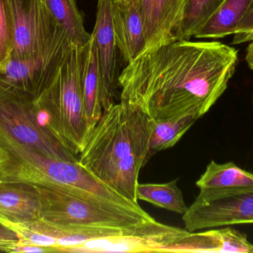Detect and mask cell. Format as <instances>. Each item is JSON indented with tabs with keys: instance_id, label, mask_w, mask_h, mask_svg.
Instances as JSON below:
<instances>
[{
	"instance_id": "4fadbf2b",
	"label": "cell",
	"mask_w": 253,
	"mask_h": 253,
	"mask_svg": "<svg viewBox=\"0 0 253 253\" xmlns=\"http://www.w3.org/2000/svg\"><path fill=\"white\" fill-rule=\"evenodd\" d=\"M112 19L117 48L129 63L145 50L141 13L133 0H113Z\"/></svg>"
},
{
	"instance_id": "5bb4252c",
	"label": "cell",
	"mask_w": 253,
	"mask_h": 253,
	"mask_svg": "<svg viewBox=\"0 0 253 253\" xmlns=\"http://www.w3.org/2000/svg\"><path fill=\"white\" fill-rule=\"evenodd\" d=\"M41 218V201L35 186L0 180V221L31 223Z\"/></svg>"
},
{
	"instance_id": "4316f807",
	"label": "cell",
	"mask_w": 253,
	"mask_h": 253,
	"mask_svg": "<svg viewBox=\"0 0 253 253\" xmlns=\"http://www.w3.org/2000/svg\"><path fill=\"white\" fill-rule=\"evenodd\" d=\"M253 32V2L246 16L239 25L236 32L233 34V45L242 44V40L248 34Z\"/></svg>"
},
{
	"instance_id": "d6a6232c",
	"label": "cell",
	"mask_w": 253,
	"mask_h": 253,
	"mask_svg": "<svg viewBox=\"0 0 253 253\" xmlns=\"http://www.w3.org/2000/svg\"><path fill=\"white\" fill-rule=\"evenodd\" d=\"M0 163H1V157H0Z\"/></svg>"
},
{
	"instance_id": "603a6c76",
	"label": "cell",
	"mask_w": 253,
	"mask_h": 253,
	"mask_svg": "<svg viewBox=\"0 0 253 253\" xmlns=\"http://www.w3.org/2000/svg\"><path fill=\"white\" fill-rule=\"evenodd\" d=\"M222 248L219 230L203 233L189 232L181 239L168 245L162 253H219Z\"/></svg>"
},
{
	"instance_id": "44dd1931",
	"label": "cell",
	"mask_w": 253,
	"mask_h": 253,
	"mask_svg": "<svg viewBox=\"0 0 253 253\" xmlns=\"http://www.w3.org/2000/svg\"><path fill=\"white\" fill-rule=\"evenodd\" d=\"M199 117L183 116L175 118L153 120L149 144L150 157L156 153L173 147Z\"/></svg>"
},
{
	"instance_id": "2e32d148",
	"label": "cell",
	"mask_w": 253,
	"mask_h": 253,
	"mask_svg": "<svg viewBox=\"0 0 253 253\" xmlns=\"http://www.w3.org/2000/svg\"><path fill=\"white\" fill-rule=\"evenodd\" d=\"M27 224L33 230L54 238L57 242L58 253H68L71 248L88 241L121 236L126 230L86 226H56L42 219Z\"/></svg>"
},
{
	"instance_id": "83f0119b",
	"label": "cell",
	"mask_w": 253,
	"mask_h": 253,
	"mask_svg": "<svg viewBox=\"0 0 253 253\" xmlns=\"http://www.w3.org/2000/svg\"><path fill=\"white\" fill-rule=\"evenodd\" d=\"M4 252L10 253H54L53 249L39 245H31V244H22L19 242L13 244L8 247Z\"/></svg>"
},
{
	"instance_id": "d6986e66",
	"label": "cell",
	"mask_w": 253,
	"mask_h": 253,
	"mask_svg": "<svg viewBox=\"0 0 253 253\" xmlns=\"http://www.w3.org/2000/svg\"><path fill=\"white\" fill-rule=\"evenodd\" d=\"M55 20L62 27L73 44L84 47L91 37L84 28L75 0H43Z\"/></svg>"
},
{
	"instance_id": "484cf974",
	"label": "cell",
	"mask_w": 253,
	"mask_h": 253,
	"mask_svg": "<svg viewBox=\"0 0 253 253\" xmlns=\"http://www.w3.org/2000/svg\"><path fill=\"white\" fill-rule=\"evenodd\" d=\"M219 232L222 243L220 253H253V245L246 235L230 227L221 229Z\"/></svg>"
},
{
	"instance_id": "d4e9b609",
	"label": "cell",
	"mask_w": 253,
	"mask_h": 253,
	"mask_svg": "<svg viewBox=\"0 0 253 253\" xmlns=\"http://www.w3.org/2000/svg\"><path fill=\"white\" fill-rule=\"evenodd\" d=\"M12 49L13 31L10 10L7 0H0V68L10 59Z\"/></svg>"
},
{
	"instance_id": "7c38bea8",
	"label": "cell",
	"mask_w": 253,
	"mask_h": 253,
	"mask_svg": "<svg viewBox=\"0 0 253 253\" xmlns=\"http://www.w3.org/2000/svg\"><path fill=\"white\" fill-rule=\"evenodd\" d=\"M184 1L133 0L144 22L145 50L156 49L174 41V34Z\"/></svg>"
},
{
	"instance_id": "1f68e13d",
	"label": "cell",
	"mask_w": 253,
	"mask_h": 253,
	"mask_svg": "<svg viewBox=\"0 0 253 253\" xmlns=\"http://www.w3.org/2000/svg\"><path fill=\"white\" fill-rule=\"evenodd\" d=\"M1 175H0V180H1Z\"/></svg>"
},
{
	"instance_id": "9c48e42d",
	"label": "cell",
	"mask_w": 253,
	"mask_h": 253,
	"mask_svg": "<svg viewBox=\"0 0 253 253\" xmlns=\"http://www.w3.org/2000/svg\"><path fill=\"white\" fill-rule=\"evenodd\" d=\"M189 232L225 226L253 224V189L236 191L200 190L183 215Z\"/></svg>"
},
{
	"instance_id": "cb8c5ba5",
	"label": "cell",
	"mask_w": 253,
	"mask_h": 253,
	"mask_svg": "<svg viewBox=\"0 0 253 253\" xmlns=\"http://www.w3.org/2000/svg\"><path fill=\"white\" fill-rule=\"evenodd\" d=\"M0 223L14 232L19 243L45 247L51 248L54 253H58L57 242L54 238L33 230L27 223H13L5 221H0Z\"/></svg>"
},
{
	"instance_id": "8fae6325",
	"label": "cell",
	"mask_w": 253,
	"mask_h": 253,
	"mask_svg": "<svg viewBox=\"0 0 253 253\" xmlns=\"http://www.w3.org/2000/svg\"><path fill=\"white\" fill-rule=\"evenodd\" d=\"M113 0H98L93 35L99 59L104 111L114 103L117 78V42L112 19Z\"/></svg>"
},
{
	"instance_id": "7a4b0ae2",
	"label": "cell",
	"mask_w": 253,
	"mask_h": 253,
	"mask_svg": "<svg viewBox=\"0 0 253 253\" xmlns=\"http://www.w3.org/2000/svg\"><path fill=\"white\" fill-rule=\"evenodd\" d=\"M153 120L121 100L102 113L89 132L78 162L100 182L138 203L140 171L151 157L149 144Z\"/></svg>"
},
{
	"instance_id": "5b68a950",
	"label": "cell",
	"mask_w": 253,
	"mask_h": 253,
	"mask_svg": "<svg viewBox=\"0 0 253 253\" xmlns=\"http://www.w3.org/2000/svg\"><path fill=\"white\" fill-rule=\"evenodd\" d=\"M1 179L33 185L73 187L99 195L122 204L136 205L113 191L79 163L48 157L10 140L0 144Z\"/></svg>"
},
{
	"instance_id": "277c9868",
	"label": "cell",
	"mask_w": 253,
	"mask_h": 253,
	"mask_svg": "<svg viewBox=\"0 0 253 253\" xmlns=\"http://www.w3.org/2000/svg\"><path fill=\"white\" fill-rule=\"evenodd\" d=\"M83 48L73 45L52 84L34 101L43 124L76 156L89 134L81 85Z\"/></svg>"
},
{
	"instance_id": "ac0fdd59",
	"label": "cell",
	"mask_w": 253,
	"mask_h": 253,
	"mask_svg": "<svg viewBox=\"0 0 253 253\" xmlns=\"http://www.w3.org/2000/svg\"><path fill=\"white\" fill-rule=\"evenodd\" d=\"M253 2V0H223L194 37L217 40L233 35L246 16Z\"/></svg>"
},
{
	"instance_id": "e0dca14e",
	"label": "cell",
	"mask_w": 253,
	"mask_h": 253,
	"mask_svg": "<svg viewBox=\"0 0 253 253\" xmlns=\"http://www.w3.org/2000/svg\"><path fill=\"white\" fill-rule=\"evenodd\" d=\"M196 186L200 190L214 193L250 190L253 189V173L233 162L218 163L212 160L196 181Z\"/></svg>"
},
{
	"instance_id": "4dcf8cb0",
	"label": "cell",
	"mask_w": 253,
	"mask_h": 253,
	"mask_svg": "<svg viewBox=\"0 0 253 253\" xmlns=\"http://www.w3.org/2000/svg\"><path fill=\"white\" fill-rule=\"evenodd\" d=\"M252 40H253V32L247 35L246 37L243 39V40H242V43H250V42L252 41Z\"/></svg>"
},
{
	"instance_id": "7402d4cb",
	"label": "cell",
	"mask_w": 253,
	"mask_h": 253,
	"mask_svg": "<svg viewBox=\"0 0 253 253\" xmlns=\"http://www.w3.org/2000/svg\"><path fill=\"white\" fill-rule=\"evenodd\" d=\"M137 200L148 202L158 207L184 215L188 206L183 193L177 185V180L165 184H139L136 187Z\"/></svg>"
},
{
	"instance_id": "ba28073f",
	"label": "cell",
	"mask_w": 253,
	"mask_h": 253,
	"mask_svg": "<svg viewBox=\"0 0 253 253\" xmlns=\"http://www.w3.org/2000/svg\"><path fill=\"white\" fill-rule=\"evenodd\" d=\"M13 31L12 57L38 56L68 37L55 20L43 0H7Z\"/></svg>"
},
{
	"instance_id": "3957f363",
	"label": "cell",
	"mask_w": 253,
	"mask_h": 253,
	"mask_svg": "<svg viewBox=\"0 0 253 253\" xmlns=\"http://www.w3.org/2000/svg\"><path fill=\"white\" fill-rule=\"evenodd\" d=\"M34 186L41 201L40 219L54 225L125 229L153 219L138 204H122L73 187Z\"/></svg>"
},
{
	"instance_id": "836d02e7",
	"label": "cell",
	"mask_w": 253,
	"mask_h": 253,
	"mask_svg": "<svg viewBox=\"0 0 253 253\" xmlns=\"http://www.w3.org/2000/svg\"><path fill=\"white\" fill-rule=\"evenodd\" d=\"M117 1H119V0H117Z\"/></svg>"
},
{
	"instance_id": "f1b7e54d",
	"label": "cell",
	"mask_w": 253,
	"mask_h": 253,
	"mask_svg": "<svg viewBox=\"0 0 253 253\" xmlns=\"http://www.w3.org/2000/svg\"><path fill=\"white\" fill-rule=\"evenodd\" d=\"M19 241L14 232L0 223V251L4 252L8 247Z\"/></svg>"
},
{
	"instance_id": "6da1fadb",
	"label": "cell",
	"mask_w": 253,
	"mask_h": 253,
	"mask_svg": "<svg viewBox=\"0 0 253 253\" xmlns=\"http://www.w3.org/2000/svg\"><path fill=\"white\" fill-rule=\"evenodd\" d=\"M238 51L218 41L180 40L145 50L118 77L121 100L153 120L200 118L223 95Z\"/></svg>"
},
{
	"instance_id": "30bf717a",
	"label": "cell",
	"mask_w": 253,
	"mask_h": 253,
	"mask_svg": "<svg viewBox=\"0 0 253 253\" xmlns=\"http://www.w3.org/2000/svg\"><path fill=\"white\" fill-rule=\"evenodd\" d=\"M188 230L151 221L128 227L124 235L88 241L68 253H162V250L185 236Z\"/></svg>"
},
{
	"instance_id": "52a82bcc",
	"label": "cell",
	"mask_w": 253,
	"mask_h": 253,
	"mask_svg": "<svg viewBox=\"0 0 253 253\" xmlns=\"http://www.w3.org/2000/svg\"><path fill=\"white\" fill-rule=\"evenodd\" d=\"M65 37L38 56L25 59L10 56L0 68V89L28 101H37L52 84L73 46Z\"/></svg>"
},
{
	"instance_id": "9a60e30c",
	"label": "cell",
	"mask_w": 253,
	"mask_h": 253,
	"mask_svg": "<svg viewBox=\"0 0 253 253\" xmlns=\"http://www.w3.org/2000/svg\"><path fill=\"white\" fill-rule=\"evenodd\" d=\"M81 85L86 120L90 132L104 111L101 98L99 59L92 34L88 43L82 49Z\"/></svg>"
},
{
	"instance_id": "ffe728a7",
	"label": "cell",
	"mask_w": 253,
	"mask_h": 253,
	"mask_svg": "<svg viewBox=\"0 0 253 253\" xmlns=\"http://www.w3.org/2000/svg\"><path fill=\"white\" fill-rule=\"evenodd\" d=\"M223 0H185L174 41L195 37L213 14Z\"/></svg>"
},
{
	"instance_id": "8992f818",
	"label": "cell",
	"mask_w": 253,
	"mask_h": 253,
	"mask_svg": "<svg viewBox=\"0 0 253 253\" xmlns=\"http://www.w3.org/2000/svg\"><path fill=\"white\" fill-rule=\"evenodd\" d=\"M0 135L48 157L78 162L43 124L34 102L0 89Z\"/></svg>"
},
{
	"instance_id": "f546056e",
	"label": "cell",
	"mask_w": 253,
	"mask_h": 253,
	"mask_svg": "<svg viewBox=\"0 0 253 253\" xmlns=\"http://www.w3.org/2000/svg\"><path fill=\"white\" fill-rule=\"evenodd\" d=\"M245 59H246L248 66L253 71V40L250 42V44L248 45Z\"/></svg>"
}]
</instances>
